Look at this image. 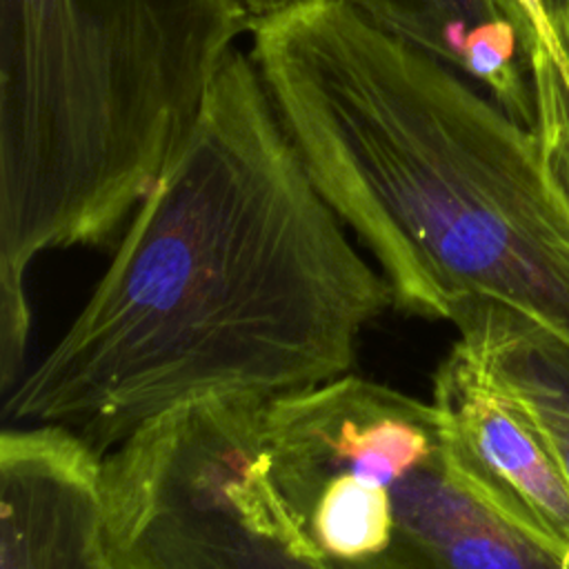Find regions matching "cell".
<instances>
[{
	"label": "cell",
	"mask_w": 569,
	"mask_h": 569,
	"mask_svg": "<svg viewBox=\"0 0 569 569\" xmlns=\"http://www.w3.org/2000/svg\"><path fill=\"white\" fill-rule=\"evenodd\" d=\"M447 320L536 422L569 489V342L493 300H462Z\"/></svg>",
	"instance_id": "9"
},
{
	"label": "cell",
	"mask_w": 569,
	"mask_h": 569,
	"mask_svg": "<svg viewBox=\"0 0 569 569\" xmlns=\"http://www.w3.org/2000/svg\"><path fill=\"white\" fill-rule=\"evenodd\" d=\"M431 402L460 476L496 511L569 560V489L529 413L458 340Z\"/></svg>",
	"instance_id": "6"
},
{
	"label": "cell",
	"mask_w": 569,
	"mask_h": 569,
	"mask_svg": "<svg viewBox=\"0 0 569 569\" xmlns=\"http://www.w3.org/2000/svg\"><path fill=\"white\" fill-rule=\"evenodd\" d=\"M307 0H247L253 20ZM362 16L433 53L533 129L531 53L538 24L520 0H345Z\"/></svg>",
	"instance_id": "8"
},
{
	"label": "cell",
	"mask_w": 569,
	"mask_h": 569,
	"mask_svg": "<svg viewBox=\"0 0 569 569\" xmlns=\"http://www.w3.org/2000/svg\"><path fill=\"white\" fill-rule=\"evenodd\" d=\"M389 282L311 180L251 56L233 49L111 264L2 418L107 456L204 398L271 400L349 373Z\"/></svg>",
	"instance_id": "1"
},
{
	"label": "cell",
	"mask_w": 569,
	"mask_h": 569,
	"mask_svg": "<svg viewBox=\"0 0 569 569\" xmlns=\"http://www.w3.org/2000/svg\"><path fill=\"white\" fill-rule=\"evenodd\" d=\"M264 402L193 400L104 456L113 569H333L273 478Z\"/></svg>",
	"instance_id": "4"
},
{
	"label": "cell",
	"mask_w": 569,
	"mask_h": 569,
	"mask_svg": "<svg viewBox=\"0 0 569 569\" xmlns=\"http://www.w3.org/2000/svg\"><path fill=\"white\" fill-rule=\"evenodd\" d=\"M533 131L545 158L569 191V16L549 22L531 53Z\"/></svg>",
	"instance_id": "10"
},
{
	"label": "cell",
	"mask_w": 569,
	"mask_h": 569,
	"mask_svg": "<svg viewBox=\"0 0 569 569\" xmlns=\"http://www.w3.org/2000/svg\"><path fill=\"white\" fill-rule=\"evenodd\" d=\"M251 58L311 180L393 307L493 300L569 342V191L536 131L345 0L256 22Z\"/></svg>",
	"instance_id": "2"
},
{
	"label": "cell",
	"mask_w": 569,
	"mask_h": 569,
	"mask_svg": "<svg viewBox=\"0 0 569 569\" xmlns=\"http://www.w3.org/2000/svg\"><path fill=\"white\" fill-rule=\"evenodd\" d=\"M278 400L387 489L380 545L345 569H569L460 476L433 402L351 373Z\"/></svg>",
	"instance_id": "5"
},
{
	"label": "cell",
	"mask_w": 569,
	"mask_h": 569,
	"mask_svg": "<svg viewBox=\"0 0 569 569\" xmlns=\"http://www.w3.org/2000/svg\"><path fill=\"white\" fill-rule=\"evenodd\" d=\"M102 460L60 425L0 433V569H113Z\"/></svg>",
	"instance_id": "7"
},
{
	"label": "cell",
	"mask_w": 569,
	"mask_h": 569,
	"mask_svg": "<svg viewBox=\"0 0 569 569\" xmlns=\"http://www.w3.org/2000/svg\"><path fill=\"white\" fill-rule=\"evenodd\" d=\"M247 0H0V367H24L27 269L100 244L193 129Z\"/></svg>",
	"instance_id": "3"
},
{
	"label": "cell",
	"mask_w": 569,
	"mask_h": 569,
	"mask_svg": "<svg viewBox=\"0 0 569 569\" xmlns=\"http://www.w3.org/2000/svg\"><path fill=\"white\" fill-rule=\"evenodd\" d=\"M538 4L542 9L547 22L569 16V0H538Z\"/></svg>",
	"instance_id": "11"
}]
</instances>
